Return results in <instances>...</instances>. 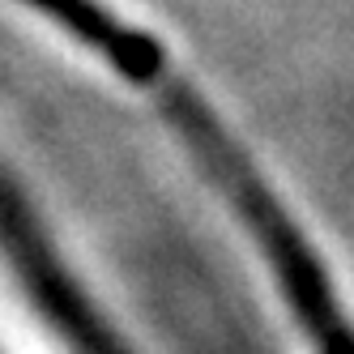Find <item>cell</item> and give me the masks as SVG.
Instances as JSON below:
<instances>
[{
  "instance_id": "cell-2",
  "label": "cell",
  "mask_w": 354,
  "mask_h": 354,
  "mask_svg": "<svg viewBox=\"0 0 354 354\" xmlns=\"http://www.w3.org/2000/svg\"><path fill=\"white\" fill-rule=\"evenodd\" d=\"M35 9L47 17H56L64 30H73L82 43H90L94 52H103L124 77L137 86H158L167 77V56L162 47L137 26H124L120 17H111L94 0H30Z\"/></svg>"
},
{
  "instance_id": "cell-1",
  "label": "cell",
  "mask_w": 354,
  "mask_h": 354,
  "mask_svg": "<svg viewBox=\"0 0 354 354\" xmlns=\"http://www.w3.org/2000/svg\"><path fill=\"white\" fill-rule=\"evenodd\" d=\"M154 90L162 98V111L171 115V124L180 129V137L196 154V162L205 167V175L222 188V196L235 205V214L248 222L252 239L261 243L265 261L277 277V286H282L295 320L308 333L312 350L316 354H354V324L346 320L333 286H328L324 265L316 261L308 239L295 231V222L277 205V196L257 175V167L248 162V154L226 137V129L214 120V111L184 82H175L167 73Z\"/></svg>"
}]
</instances>
